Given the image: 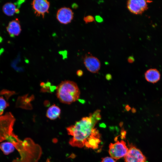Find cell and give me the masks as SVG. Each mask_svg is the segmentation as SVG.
<instances>
[{"label":"cell","mask_w":162,"mask_h":162,"mask_svg":"<svg viewBox=\"0 0 162 162\" xmlns=\"http://www.w3.org/2000/svg\"><path fill=\"white\" fill-rule=\"evenodd\" d=\"M100 112L97 110L67 128L68 134L72 136L69 141L71 146L80 148L85 146L93 149L98 148L100 136L94 127L101 119Z\"/></svg>","instance_id":"cell-1"},{"label":"cell","mask_w":162,"mask_h":162,"mask_svg":"<svg viewBox=\"0 0 162 162\" xmlns=\"http://www.w3.org/2000/svg\"><path fill=\"white\" fill-rule=\"evenodd\" d=\"M56 95L62 103L70 104L79 98L80 92L77 84L70 80L62 81L56 88Z\"/></svg>","instance_id":"cell-2"},{"label":"cell","mask_w":162,"mask_h":162,"mask_svg":"<svg viewBox=\"0 0 162 162\" xmlns=\"http://www.w3.org/2000/svg\"><path fill=\"white\" fill-rule=\"evenodd\" d=\"M128 149L124 140L117 141L114 143L110 144L109 152L111 157L118 160L124 157Z\"/></svg>","instance_id":"cell-3"},{"label":"cell","mask_w":162,"mask_h":162,"mask_svg":"<svg viewBox=\"0 0 162 162\" xmlns=\"http://www.w3.org/2000/svg\"><path fill=\"white\" fill-rule=\"evenodd\" d=\"M124 157L125 162H146V158L141 151L132 146Z\"/></svg>","instance_id":"cell-4"},{"label":"cell","mask_w":162,"mask_h":162,"mask_svg":"<svg viewBox=\"0 0 162 162\" xmlns=\"http://www.w3.org/2000/svg\"><path fill=\"white\" fill-rule=\"evenodd\" d=\"M148 2L143 0H128L127 2V7L133 14H141L147 9Z\"/></svg>","instance_id":"cell-5"},{"label":"cell","mask_w":162,"mask_h":162,"mask_svg":"<svg viewBox=\"0 0 162 162\" xmlns=\"http://www.w3.org/2000/svg\"><path fill=\"white\" fill-rule=\"evenodd\" d=\"M32 8L36 16H41L44 18L45 14L49 13L50 2L46 0H34L31 4Z\"/></svg>","instance_id":"cell-6"},{"label":"cell","mask_w":162,"mask_h":162,"mask_svg":"<svg viewBox=\"0 0 162 162\" xmlns=\"http://www.w3.org/2000/svg\"><path fill=\"white\" fill-rule=\"evenodd\" d=\"M90 54L86 55L84 57V64L89 72L93 73H97L100 69V62L97 57Z\"/></svg>","instance_id":"cell-7"},{"label":"cell","mask_w":162,"mask_h":162,"mask_svg":"<svg viewBox=\"0 0 162 162\" xmlns=\"http://www.w3.org/2000/svg\"><path fill=\"white\" fill-rule=\"evenodd\" d=\"M74 17V13L69 8L63 7L58 10L56 18L61 23L67 24L71 22Z\"/></svg>","instance_id":"cell-8"},{"label":"cell","mask_w":162,"mask_h":162,"mask_svg":"<svg viewBox=\"0 0 162 162\" xmlns=\"http://www.w3.org/2000/svg\"><path fill=\"white\" fill-rule=\"evenodd\" d=\"M7 31L11 37L18 36L21 31V26L18 19L10 21L6 27Z\"/></svg>","instance_id":"cell-9"},{"label":"cell","mask_w":162,"mask_h":162,"mask_svg":"<svg viewBox=\"0 0 162 162\" xmlns=\"http://www.w3.org/2000/svg\"><path fill=\"white\" fill-rule=\"evenodd\" d=\"M146 80L148 82L154 83L158 81L160 79L159 72L156 69H150L147 70L145 74Z\"/></svg>","instance_id":"cell-10"},{"label":"cell","mask_w":162,"mask_h":162,"mask_svg":"<svg viewBox=\"0 0 162 162\" xmlns=\"http://www.w3.org/2000/svg\"><path fill=\"white\" fill-rule=\"evenodd\" d=\"M61 113V110L60 108L54 104L48 108L46 115L50 119L54 120L60 117Z\"/></svg>","instance_id":"cell-11"},{"label":"cell","mask_w":162,"mask_h":162,"mask_svg":"<svg viewBox=\"0 0 162 162\" xmlns=\"http://www.w3.org/2000/svg\"><path fill=\"white\" fill-rule=\"evenodd\" d=\"M2 10L5 15L9 16H12L19 12V9L17 8L16 4L12 2H7L4 4L2 7Z\"/></svg>","instance_id":"cell-12"},{"label":"cell","mask_w":162,"mask_h":162,"mask_svg":"<svg viewBox=\"0 0 162 162\" xmlns=\"http://www.w3.org/2000/svg\"><path fill=\"white\" fill-rule=\"evenodd\" d=\"M28 96L25 95L22 97H19L17 101L16 106L18 107L22 108L25 109H29L31 108L32 106L30 104V102L34 98L33 96H31L28 97Z\"/></svg>","instance_id":"cell-13"},{"label":"cell","mask_w":162,"mask_h":162,"mask_svg":"<svg viewBox=\"0 0 162 162\" xmlns=\"http://www.w3.org/2000/svg\"><path fill=\"white\" fill-rule=\"evenodd\" d=\"M16 145L10 142H4L0 144V149L3 153L8 155L12 152L15 150Z\"/></svg>","instance_id":"cell-14"},{"label":"cell","mask_w":162,"mask_h":162,"mask_svg":"<svg viewBox=\"0 0 162 162\" xmlns=\"http://www.w3.org/2000/svg\"><path fill=\"white\" fill-rule=\"evenodd\" d=\"M0 116L2 115L5 109L9 106L7 102L9 98L6 96L0 94Z\"/></svg>","instance_id":"cell-15"},{"label":"cell","mask_w":162,"mask_h":162,"mask_svg":"<svg viewBox=\"0 0 162 162\" xmlns=\"http://www.w3.org/2000/svg\"><path fill=\"white\" fill-rule=\"evenodd\" d=\"M83 20L87 24L94 21V18L93 16L91 15H88L84 17L83 18Z\"/></svg>","instance_id":"cell-16"},{"label":"cell","mask_w":162,"mask_h":162,"mask_svg":"<svg viewBox=\"0 0 162 162\" xmlns=\"http://www.w3.org/2000/svg\"><path fill=\"white\" fill-rule=\"evenodd\" d=\"M101 162H116L113 158L111 157H106L102 159Z\"/></svg>","instance_id":"cell-17"},{"label":"cell","mask_w":162,"mask_h":162,"mask_svg":"<svg viewBox=\"0 0 162 162\" xmlns=\"http://www.w3.org/2000/svg\"><path fill=\"white\" fill-rule=\"evenodd\" d=\"M96 20L98 22H101L103 21L102 18L99 15H97L95 17Z\"/></svg>","instance_id":"cell-18"},{"label":"cell","mask_w":162,"mask_h":162,"mask_svg":"<svg viewBox=\"0 0 162 162\" xmlns=\"http://www.w3.org/2000/svg\"><path fill=\"white\" fill-rule=\"evenodd\" d=\"M76 74L78 76H81L83 75V72L82 70H79L77 71Z\"/></svg>","instance_id":"cell-19"},{"label":"cell","mask_w":162,"mask_h":162,"mask_svg":"<svg viewBox=\"0 0 162 162\" xmlns=\"http://www.w3.org/2000/svg\"><path fill=\"white\" fill-rule=\"evenodd\" d=\"M133 58L131 57H130L128 58V61L129 63H132L134 61Z\"/></svg>","instance_id":"cell-20"},{"label":"cell","mask_w":162,"mask_h":162,"mask_svg":"<svg viewBox=\"0 0 162 162\" xmlns=\"http://www.w3.org/2000/svg\"><path fill=\"white\" fill-rule=\"evenodd\" d=\"M106 78L107 80H109L111 79V76L110 74H107L106 75Z\"/></svg>","instance_id":"cell-21"},{"label":"cell","mask_w":162,"mask_h":162,"mask_svg":"<svg viewBox=\"0 0 162 162\" xmlns=\"http://www.w3.org/2000/svg\"><path fill=\"white\" fill-rule=\"evenodd\" d=\"M125 108L128 111L130 109V107L128 105L126 106Z\"/></svg>","instance_id":"cell-22"}]
</instances>
